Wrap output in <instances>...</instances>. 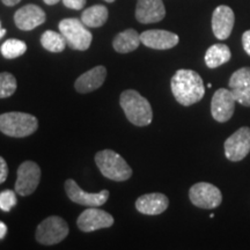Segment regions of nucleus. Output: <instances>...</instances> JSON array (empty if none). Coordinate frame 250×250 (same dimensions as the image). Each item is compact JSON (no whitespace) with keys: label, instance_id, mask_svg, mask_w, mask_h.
Here are the masks:
<instances>
[{"label":"nucleus","instance_id":"obj_9","mask_svg":"<svg viewBox=\"0 0 250 250\" xmlns=\"http://www.w3.org/2000/svg\"><path fill=\"white\" fill-rule=\"evenodd\" d=\"M225 155L229 161H241L250 152V127L242 126L228 137L224 144Z\"/></svg>","mask_w":250,"mask_h":250},{"label":"nucleus","instance_id":"obj_8","mask_svg":"<svg viewBox=\"0 0 250 250\" xmlns=\"http://www.w3.org/2000/svg\"><path fill=\"white\" fill-rule=\"evenodd\" d=\"M41 181V168L34 161H24L19 166L15 182V192L20 196H29L39 187Z\"/></svg>","mask_w":250,"mask_h":250},{"label":"nucleus","instance_id":"obj_26","mask_svg":"<svg viewBox=\"0 0 250 250\" xmlns=\"http://www.w3.org/2000/svg\"><path fill=\"white\" fill-rule=\"evenodd\" d=\"M18 199L13 190L6 189L0 192V208L5 212H9L12 208L17 205Z\"/></svg>","mask_w":250,"mask_h":250},{"label":"nucleus","instance_id":"obj_27","mask_svg":"<svg viewBox=\"0 0 250 250\" xmlns=\"http://www.w3.org/2000/svg\"><path fill=\"white\" fill-rule=\"evenodd\" d=\"M62 4L66 6L67 8L80 11L86 5V0H62Z\"/></svg>","mask_w":250,"mask_h":250},{"label":"nucleus","instance_id":"obj_28","mask_svg":"<svg viewBox=\"0 0 250 250\" xmlns=\"http://www.w3.org/2000/svg\"><path fill=\"white\" fill-rule=\"evenodd\" d=\"M8 176V166L7 162L2 156H0V184H2Z\"/></svg>","mask_w":250,"mask_h":250},{"label":"nucleus","instance_id":"obj_33","mask_svg":"<svg viewBox=\"0 0 250 250\" xmlns=\"http://www.w3.org/2000/svg\"><path fill=\"white\" fill-rule=\"evenodd\" d=\"M6 34V29H2L1 26H0V39Z\"/></svg>","mask_w":250,"mask_h":250},{"label":"nucleus","instance_id":"obj_23","mask_svg":"<svg viewBox=\"0 0 250 250\" xmlns=\"http://www.w3.org/2000/svg\"><path fill=\"white\" fill-rule=\"evenodd\" d=\"M41 44L50 52H62L66 48L67 43L61 33L46 30L41 36Z\"/></svg>","mask_w":250,"mask_h":250},{"label":"nucleus","instance_id":"obj_25","mask_svg":"<svg viewBox=\"0 0 250 250\" xmlns=\"http://www.w3.org/2000/svg\"><path fill=\"white\" fill-rule=\"evenodd\" d=\"M17 79L9 72L0 73V99H6L12 96L17 90Z\"/></svg>","mask_w":250,"mask_h":250},{"label":"nucleus","instance_id":"obj_5","mask_svg":"<svg viewBox=\"0 0 250 250\" xmlns=\"http://www.w3.org/2000/svg\"><path fill=\"white\" fill-rule=\"evenodd\" d=\"M59 31L67 45L78 51H86L92 44L93 35L87 29V26L79 19H64L59 22Z\"/></svg>","mask_w":250,"mask_h":250},{"label":"nucleus","instance_id":"obj_15","mask_svg":"<svg viewBox=\"0 0 250 250\" xmlns=\"http://www.w3.org/2000/svg\"><path fill=\"white\" fill-rule=\"evenodd\" d=\"M140 41L145 46L154 50L173 49L179 44L180 39L175 33L162 29L146 30L140 34Z\"/></svg>","mask_w":250,"mask_h":250},{"label":"nucleus","instance_id":"obj_32","mask_svg":"<svg viewBox=\"0 0 250 250\" xmlns=\"http://www.w3.org/2000/svg\"><path fill=\"white\" fill-rule=\"evenodd\" d=\"M43 1H44L46 5H56V4H58L61 0H43Z\"/></svg>","mask_w":250,"mask_h":250},{"label":"nucleus","instance_id":"obj_16","mask_svg":"<svg viewBox=\"0 0 250 250\" xmlns=\"http://www.w3.org/2000/svg\"><path fill=\"white\" fill-rule=\"evenodd\" d=\"M45 13L37 5H26L19 8L14 14V22L20 30L29 31L45 22Z\"/></svg>","mask_w":250,"mask_h":250},{"label":"nucleus","instance_id":"obj_31","mask_svg":"<svg viewBox=\"0 0 250 250\" xmlns=\"http://www.w3.org/2000/svg\"><path fill=\"white\" fill-rule=\"evenodd\" d=\"M1 1L4 5L9 6V7H11V6H15L17 4H19L21 0H1Z\"/></svg>","mask_w":250,"mask_h":250},{"label":"nucleus","instance_id":"obj_10","mask_svg":"<svg viewBox=\"0 0 250 250\" xmlns=\"http://www.w3.org/2000/svg\"><path fill=\"white\" fill-rule=\"evenodd\" d=\"M65 191L68 198L73 203L79 205L88 206V208H99L102 206L109 198L108 190H101L100 192L89 193L83 191L81 188L76 183V181L68 179L65 182Z\"/></svg>","mask_w":250,"mask_h":250},{"label":"nucleus","instance_id":"obj_24","mask_svg":"<svg viewBox=\"0 0 250 250\" xmlns=\"http://www.w3.org/2000/svg\"><path fill=\"white\" fill-rule=\"evenodd\" d=\"M0 50L6 59H15L24 55V52L27 51V44L20 40L9 39L2 43Z\"/></svg>","mask_w":250,"mask_h":250},{"label":"nucleus","instance_id":"obj_18","mask_svg":"<svg viewBox=\"0 0 250 250\" xmlns=\"http://www.w3.org/2000/svg\"><path fill=\"white\" fill-rule=\"evenodd\" d=\"M169 205L168 197L160 192L146 193L136 201V208L138 212L147 215H158L164 213Z\"/></svg>","mask_w":250,"mask_h":250},{"label":"nucleus","instance_id":"obj_2","mask_svg":"<svg viewBox=\"0 0 250 250\" xmlns=\"http://www.w3.org/2000/svg\"><path fill=\"white\" fill-rule=\"evenodd\" d=\"M120 104L125 116L136 126H147L152 123L153 110L148 100L134 89H126L121 94Z\"/></svg>","mask_w":250,"mask_h":250},{"label":"nucleus","instance_id":"obj_12","mask_svg":"<svg viewBox=\"0 0 250 250\" xmlns=\"http://www.w3.org/2000/svg\"><path fill=\"white\" fill-rule=\"evenodd\" d=\"M77 225L80 230L89 233L102 229V228L111 227L114 225V217L108 212L100 210V208H87L79 215Z\"/></svg>","mask_w":250,"mask_h":250},{"label":"nucleus","instance_id":"obj_34","mask_svg":"<svg viewBox=\"0 0 250 250\" xmlns=\"http://www.w3.org/2000/svg\"><path fill=\"white\" fill-rule=\"evenodd\" d=\"M104 1H107V2H114L115 0H104Z\"/></svg>","mask_w":250,"mask_h":250},{"label":"nucleus","instance_id":"obj_17","mask_svg":"<svg viewBox=\"0 0 250 250\" xmlns=\"http://www.w3.org/2000/svg\"><path fill=\"white\" fill-rule=\"evenodd\" d=\"M166 8L162 0H138L136 19L140 23H155L164 20Z\"/></svg>","mask_w":250,"mask_h":250},{"label":"nucleus","instance_id":"obj_14","mask_svg":"<svg viewBox=\"0 0 250 250\" xmlns=\"http://www.w3.org/2000/svg\"><path fill=\"white\" fill-rule=\"evenodd\" d=\"M235 15L233 9L226 5H220L212 14V30L218 40H227L232 34Z\"/></svg>","mask_w":250,"mask_h":250},{"label":"nucleus","instance_id":"obj_20","mask_svg":"<svg viewBox=\"0 0 250 250\" xmlns=\"http://www.w3.org/2000/svg\"><path fill=\"white\" fill-rule=\"evenodd\" d=\"M142 41H140V34L134 29H126L115 37L112 41V46L115 51L120 54H129L138 49Z\"/></svg>","mask_w":250,"mask_h":250},{"label":"nucleus","instance_id":"obj_4","mask_svg":"<svg viewBox=\"0 0 250 250\" xmlns=\"http://www.w3.org/2000/svg\"><path fill=\"white\" fill-rule=\"evenodd\" d=\"M39 127V121L27 112H5L0 115V131L8 137L23 138L33 134Z\"/></svg>","mask_w":250,"mask_h":250},{"label":"nucleus","instance_id":"obj_1","mask_svg":"<svg viewBox=\"0 0 250 250\" xmlns=\"http://www.w3.org/2000/svg\"><path fill=\"white\" fill-rule=\"evenodd\" d=\"M170 87L175 100L184 107L199 102L205 95L202 77L192 70L181 68L175 72L170 80Z\"/></svg>","mask_w":250,"mask_h":250},{"label":"nucleus","instance_id":"obj_29","mask_svg":"<svg viewBox=\"0 0 250 250\" xmlns=\"http://www.w3.org/2000/svg\"><path fill=\"white\" fill-rule=\"evenodd\" d=\"M242 45L245 51L250 56V30H247L242 35Z\"/></svg>","mask_w":250,"mask_h":250},{"label":"nucleus","instance_id":"obj_11","mask_svg":"<svg viewBox=\"0 0 250 250\" xmlns=\"http://www.w3.org/2000/svg\"><path fill=\"white\" fill-rule=\"evenodd\" d=\"M235 99L230 89L219 88L211 101L212 117L219 123L229 121L235 111Z\"/></svg>","mask_w":250,"mask_h":250},{"label":"nucleus","instance_id":"obj_30","mask_svg":"<svg viewBox=\"0 0 250 250\" xmlns=\"http://www.w3.org/2000/svg\"><path fill=\"white\" fill-rule=\"evenodd\" d=\"M6 233H7V226L0 221V239H2L6 235Z\"/></svg>","mask_w":250,"mask_h":250},{"label":"nucleus","instance_id":"obj_19","mask_svg":"<svg viewBox=\"0 0 250 250\" xmlns=\"http://www.w3.org/2000/svg\"><path fill=\"white\" fill-rule=\"evenodd\" d=\"M105 77H107V70L104 66H95L90 68L89 71L85 72L83 74L78 78L74 83L76 90L78 93L86 94L93 90L100 88L104 83Z\"/></svg>","mask_w":250,"mask_h":250},{"label":"nucleus","instance_id":"obj_21","mask_svg":"<svg viewBox=\"0 0 250 250\" xmlns=\"http://www.w3.org/2000/svg\"><path fill=\"white\" fill-rule=\"evenodd\" d=\"M232 58V52L224 43H217L211 45L205 54V64L208 68H217L226 64Z\"/></svg>","mask_w":250,"mask_h":250},{"label":"nucleus","instance_id":"obj_7","mask_svg":"<svg viewBox=\"0 0 250 250\" xmlns=\"http://www.w3.org/2000/svg\"><path fill=\"white\" fill-rule=\"evenodd\" d=\"M189 198L193 205L204 210L217 208L223 202V195L219 188L208 182L193 184L189 190Z\"/></svg>","mask_w":250,"mask_h":250},{"label":"nucleus","instance_id":"obj_22","mask_svg":"<svg viewBox=\"0 0 250 250\" xmlns=\"http://www.w3.org/2000/svg\"><path fill=\"white\" fill-rule=\"evenodd\" d=\"M109 12L105 6L94 5L83 12L81 21L89 28H99L107 22Z\"/></svg>","mask_w":250,"mask_h":250},{"label":"nucleus","instance_id":"obj_13","mask_svg":"<svg viewBox=\"0 0 250 250\" xmlns=\"http://www.w3.org/2000/svg\"><path fill=\"white\" fill-rule=\"evenodd\" d=\"M228 85L234 99L243 107L250 108V67H241L230 77Z\"/></svg>","mask_w":250,"mask_h":250},{"label":"nucleus","instance_id":"obj_6","mask_svg":"<svg viewBox=\"0 0 250 250\" xmlns=\"http://www.w3.org/2000/svg\"><path fill=\"white\" fill-rule=\"evenodd\" d=\"M68 225L64 219L57 215H52L44 219L37 226L36 240L41 245L52 246L61 243L68 235Z\"/></svg>","mask_w":250,"mask_h":250},{"label":"nucleus","instance_id":"obj_3","mask_svg":"<svg viewBox=\"0 0 250 250\" xmlns=\"http://www.w3.org/2000/svg\"><path fill=\"white\" fill-rule=\"evenodd\" d=\"M95 162L103 176L111 181L123 182L132 176V169L127 162L112 149H103L96 153Z\"/></svg>","mask_w":250,"mask_h":250}]
</instances>
